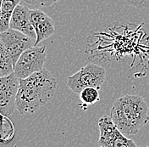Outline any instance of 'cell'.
Masks as SVG:
<instances>
[{
  "instance_id": "1",
  "label": "cell",
  "mask_w": 149,
  "mask_h": 147,
  "mask_svg": "<svg viewBox=\"0 0 149 147\" xmlns=\"http://www.w3.org/2000/svg\"><path fill=\"white\" fill-rule=\"evenodd\" d=\"M56 89V79L44 68L26 78H20L15 109L23 116L33 114L52 100Z\"/></svg>"
},
{
  "instance_id": "2",
  "label": "cell",
  "mask_w": 149,
  "mask_h": 147,
  "mask_svg": "<svg viewBox=\"0 0 149 147\" xmlns=\"http://www.w3.org/2000/svg\"><path fill=\"white\" fill-rule=\"evenodd\" d=\"M110 117L124 135H136L148 122V106L141 96L125 94L113 103Z\"/></svg>"
},
{
  "instance_id": "3",
  "label": "cell",
  "mask_w": 149,
  "mask_h": 147,
  "mask_svg": "<svg viewBox=\"0 0 149 147\" xmlns=\"http://www.w3.org/2000/svg\"><path fill=\"white\" fill-rule=\"evenodd\" d=\"M106 71L98 65H86L81 68L78 72L70 76L67 78V86L75 94L88 87H93L99 89L105 80Z\"/></svg>"
},
{
  "instance_id": "4",
  "label": "cell",
  "mask_w": 149,
  "mask_h": 147,
  "mask_svg": "<svg viewBox=\"0 0 149 147\" xmlns=\"http://www.w3.org/2000/svg\"><path fill=\"white\" fill-rule=\"evenodd\" d=\"M46 59V46L34 45L31 47L19 57L14 66V72L16 74L19 79L26 78L43 69Z\"/></svg>"
},
{
  "instance_id": "5",
  "label": "cell",
  "mask_w": 149,
  "mask_h": 147,
  "mask_svg": "<svg viewBox=\"0 0 149 147\" xmlns=\"http://www.w3.org/2000/svg\"><path fill=\"white\" fill-rule=\"evenodd\" d=\"M98 145L102 147H136L137 145L124 135L109 116H103L98 121Z\"/></svg>"
},
{
  "instance_id": "6",
  "label": "cell",
  "mask_w": 149,
  "mask_h": 147,
  "mask_svg": "<svg viewBox=\"0 0 149 147\" xmlns=\"http://www.w3.org/2000/svg\"><path fill=\"white\" fill-rule=\"evenodd\" d=\"M0 38L12 59L14 66L20 55L27 49L34 46L36 42L35 39L12 28L0 32Z\"/></svg>"
},
{
  "instance_id": "7",
  "label": "cell",
  "mask_w": 149,
  "mask_h": 147,
  "mask_svg": "<svg viewBox=\"0 0 149 147\" xmlns=\"http://www.w3.org/2000/svg\"><path fill=\"white\" fill-rule=\"evenodd\" d=\"M19 79L15 72L0 77V113L9 117L15 109Z\"/></svg>"
},
{
  "instance_id": "8",
  "label": "cell",
  "mask_w": 149,
  "mask_h": 147,
  "mask_svg": "<svg viewBox=\"0 0 149 147\" xmlns=\"http://www.w3.org/2000/svg\"><path fill=\"white\" fill-rule=\"evenodd\" d=\"M31 22L37 36L35 45H38L55 32V26L53 19L41 9H31Z\"/></svg>"
},
{
  "instance_id": "9",
  "label": "cell",
  "mask_w": 149,
  "mask_h": 147,
  "mask_svg": "<svg viewBox=\"0 0 149 147\" xmlns=\"http://www.w3.org/2000/svg\"><path fill=\"white\" fill-rule=\"evenodd\" d=\"M9 28L23 32L36 40V32L31 22V9L18 4L14 10L9 22Z\"/></svg>"
},
{
  "instance_id": "10",
  "label": "cell",
  "mask_w": 149,
  "mask_h": 147,
  "mask_svg": "<svg viewBox=\"0 0 149 147\" xmlns=\"http://www.w3.org/2000/svg\"><path fill=\"white\" fill-rule=\"evenodd\" d=\"M19 2L20 0H3L0 13V32H3L9 28L12 14Z\"/></svg>"
},
{
  "instance_id": "11",
  "label": "cell",
  "mask_w": 149,
  "mask_h": 147,
  "mask_svg": "<svg viewBox=\"0 0 149 147\" xmlns=\"http://www.w3.org/2000/svg\"><path fill=\"white\" fill-rule=\"evenodd\" d=\"M14 72L13 61L0 38V77L7 76Z\"/></svg>"
},
{
  "instance_id": "12",
  "label": "cell",
  "mask_w": 149,
  "mask_h": 147,
  "mask_svg": "<svg viewBox=\"0 0 149 147\" xmlns=\"http://www.w3.org/2000/svg\"><path fill=\"white\" fill-rule=\"evenodd\" d=\"M79 94L81 101L86 105H93L100 100L98 89L93 87L84 89Z\"/></svg>"
},
{
  "instance_id": "13",
  "label": "cell",
  "mask_w": 149,
  "mask_h": 147,
  "mask_svg": "<svg viewBox=\"0 0 149 147\" xmlns=\"http://www.w3.org/2000/svg\"><path fill=\"white\" fill-rule=\"evenodd\" d=\"M25 3L28 4L36 7V8H42V7H48L54 4L59 0H23Z\"/></svg>"
},
{
  "instance_id": "14",
  "label": "cell",
  "mask_w": 149,
  "mask_h": 147,
  "mask_svg": "<svg viewBox=\"0 0 149 147\" xmlns=\"http://www.w3.org/2000/svg\"><path fill=\"white\" fill-rule=\"evenodd\" d=\"M129 5L138 9L149 8V0H125Z\"/></svg>"
},
{
  "instance_id": "15",
  "label": "cell",
  "mask_w": 149,
  "mask_h": 147,
  "mask_svg": "<svg viewBox=\"0 0 149 147\" xmlns=\"http://www.w3.org/2000/svg\"><path fill=\"white\" fill-rule=\"evenodd\" d=\"M2 3H3V0H0V13H1V9H2Z\"/></svg>"
}]
</instances>
